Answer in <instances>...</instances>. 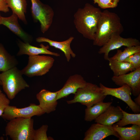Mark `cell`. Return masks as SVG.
<instances>
[{
	"mask_svg": "<svg viewBox=\"0 0 140 140\" xmlns=\"http://www.w3.org/2000/svg\"><path fill=\"white\" fill-rule=\"evenodd\" d=\"M111 80L117 86L128 85L134 96H137L140 94V67L128 73L117 76H113Z\"/></svg>",
	"mask_w": 140,
	"mask_h": 140,
	"instance_id": "cell-11",
	"label": "cell"
},
{
	"mask_svg": "<svg viewBox=\"0 0 140 140\" xmlns=\"http://www.w3.org/2000/svg\"><path fill=\"white\" fill-rule=\"evenodd\" d=\"M33 119L16 118L9 121L5 129V135L12 140H33Z\"/></svg>",
	"mask_w": 140,
	"mask_h": 140,
	"instance_id": "cell-4",
	"label": "cell"
},
{
	"mask_svg": "<svg viewBox=\"0 0 140 140\" xmlns=\"http://www.w3.org/2000/svg\"><path fill=\"white\" fill-rule=\"evenodd\" d=\"M31 12L35 22L40 23L41 31L44 33L49 29L52 23L54 13L49 5L42 3L39 0H30Z\"/></svg>",
	"mask_w": 140,
	"mask_h": 140,
	"instance_id": "cell-7",
	"label": "cell"
},
{
	"mask_svg": "<svg viewBox=\"0 0 140 140\" xmlns=\"http://www.w3.org/2000/svg\"><path fill=\"white\" fill-rule=\"evenodd\" d=\"M123 113L121 119L115 124L120 127H123L130 124H135L140 127V114H130L124 111L118 106Z\"/></svg>",
	"mask_w": 140,
	"mask_h": 140,
	"instance_id": "cell-24",
	"label": "cell"
},
{
	"mask_svg": "<svg viewBox=\"0 0 140 140\" xmlns=\"http://www.w3.org/2000/svg\"><path fill=\"white\" fill-rule=\"evenodd\" d=\"M73 99L67 101L68 104L79 103L90 107L96 103L103 102L106 96L99 86L91 83L86 82L85 86L78 89Z\"/></svg>",
	"mask_w": 140,
	"mask_h": 140,
	"instance_id": "cell-5",
	"label": "cell"
},
{
	"mask_svg": "<svg viewBox=\"0 0 140 140\" xmlns=\"http://www.w3.org/2000/svg\"><path fill=\"white\" fill-rule=\"evenodd\" d=\"M140 45L139 40L132 38H124L120 34H113L108 41L99 49L98 52L100 54H104V59L108 60L109 54L111 51L118 49L122 46L128 47Z\"/></svg>",
	"mask_w": 140,
	"mask_h": 140,
	"instance_id": "cell-10",
	"label": "cell"
},
{
	"mask_svg": "<svg viewBox=\"0 0 140 140\" xmlns=\"http://www.w3.org/2000/svg\"><path fill=\"white\" fill-rule=\"evenodd\" d=\"M10 100L2 92L0 93V116H1L7 107L9 105Z\"/></svg>",
	"mask_w": 140,
	"mask_h": 140,
	"instance_id": "cell-29",
	"label": "cell"
},
{
	"mask_svg": "<svg viewBox=\"0 0 140 140\" xmlns=\"http://www.w3.org/2000/svg\"><path fill=\"white\" fill-rule=\"evenodd\" d=\"M140 52V45L127 47L122 51L118 49L116 53L110 59L120 61H123L125 59L131 55Z\"/></svg>",
	"mask_w": 140,
	"mask_h": 140,
	"instance_id": "cell-25",
	"label": "cell"
},
{
	"mask_svg": "<svg viewBox=\"0 0 140 140\" xmlns=\"http://www.w3.org/2000/svg\"><path fill=\"white\" fill-rule=\"evenodd\" d=\"M102 11L99 8L86 3L74 14V22L78 31L85 38L93 40Z\"/></svg>",
	"mask_w": 140,
	"mask_h": 140,
	"instance_id": "cell-1",
	"label": "cell"
},
{
	"mask_svg": "<svg viewBox=\"0 0 140 140\" xmlns=\"http://www.w3.org/2000/svg\"><path fill=\"white\" fill-rule=\"evenodd\" d=\"M9 8L5 0H0V12L4 13L9 12Z\"/></svg>",
	"mask_w": 140,
	"mask_h": 140,
	"instance_id": "cell-30",
	"label": "cell"
},
{
	"mask_svg": "<svg viewBox=\"0 0 140 140\" xmlns=\"http://www.w3.org/2000/svg\"><path fill=\"white\" fill-rule=\"evenodd\" d=\"M110 135L120 138V136L112 126L96 123L92 124L85 134L83 140H102Z\"/></svg>",
	"mask_w": 140,
	"mask_h": 140,
	"instance_id": "cell-12",
	"label": "cell"
},
{
	"mask_svg": "<svg viewBox=\"0 0 140 140\" xmlns=\"http://www.w3.org/2000/svg\"><path fill=\"white\" fill-rule=\"evenodd\" d=\"M94 4L97 3L101 8L106 9L116 7L120 0H93Z\"/></svg>",
	"mask_w": 140,
	"mask_h": 140,
	"instance_id": "cell-27",
	"label": "cell"
},
{
	"mask_svg": "<svg viewBox=\"0 0 140 140\" xmlns=\"http://www.w3.org/2000/svg\"><path fill=\"white\" fill-rule=\"evenodd\" d=\"M23 75L17 67L0 74L3 90L10 100H12L21 90L29 87Z\"/></svg>",
	"mask_w": 140,
	"mask_h": 140,
	"instance_id": "cell-3",
	"label": "cell"
},
{
	"mask_svg": "<svg viewBox=\"0 0 140 140\" xmlns=\"http://www.w3.org/2000/svg\"><path fill=\"white\" fill-rule=\"evenodd\" d=\"M86 82L80 74H75L70 76L63 87L59 90L57 100L66 97L71 94H74L78 89L85 86Z\"/></svg>",
	"mask_w": 140,
	"mask_h": 140,
	"instance_id": "cell-16",
	"label": "cell"
},
{
	"mask_svg": "<svg viewBox=\"0 0 140 140\" xmlns=\"http://www.w3.org/2000/svg\"><path fill=\"white\" fill-rule=\"evenodd\" d=\"M99 85L105 95H111L122 100L128 105L135 114L140 112V106L136 103L131 99L132 90L128 85L124 84L116 88L107 87L101 83Z\"/></svg>",
	"mask_w": 140,
	"mask_h": 140,
	"instance_id": "cell-9",
	"label": "cell"
},
{
	"mask_svg": "<svg viewBox=\"0 0 140 140\" xmlns=\"http://www.w3.org/2000/svg\"><path fill=\"white\" fill-rule=\"evenodd\" d=\"M123 31V27L118 16L114 12L105 10L101 12L93 44L102 46L113 34H120Z\"/></svg>",
	"mask_w": 140,
	"mask_h": 140,
	"instance_id": "cell-2",
	"label": "cell"
},
{
	"mask_svg": "<svg viewBox=\"0 0 140 140\" xmlns=\"http://www.w3.org/2000/svg\"><path fill=\"white\" fill-rule=\"evenodd\" d=\"M1 16L0 14V25H1Z\"/></svg>",
	"mask_w": 140,
	"mask_h": 140,
	"instance_id": "cell-32",
	"label": "cell"
},
{
	"mask_svg": "<svg viewBox=\"0 0 140 140\" xmlns=\"http://www.w3.org/2000/svg\"><path fill=\"white\" fill-rule=\"evenodd\" d=\"M59 90L52 92L43 89L36 95L39 105L45 113L49 114L55 111L58 104L57 97Z\"/></svg>",
	"mask_w": 140,
	"mask_h": 140,
	"instance_id": "cell-15",
	"label": "cell"
},
{
	"mask_svg": "<svg viewBox=\"0 0 140 140\" xmlns=\"http://www.w3.org/2000/svg\"><path fill=\"white\" fill-rule=\"evenodd\" d=\"M54 61V59L49 56H30L27 65L21 71L23 75L29 77L41 76L49 71Z\"/></svg>",
	"mask_w": 140,
	"mask_h": 140,
	"instance_id": "cell-6",
	"label": "cell"
},
{
	"mask_svg": "<svg viewBox=\"0 0 140 140\" xmlns=\"http://www.w3.org/2000/svg\"><path fill=\"white\" fill-rule=\"evenodd\" d=\"M123 61L130 64L135 69L140 67V52L131 55Z\"/></svg>",
	"mask_w": 140,
	"mask_h": 140,
	"instance_id": "cell-28",
	"label": "cell"
},
{
	"mask_svg": "<svg viewBox=\"0 0 140 140\" xmlns=\"http://www.w3.org/2000/svg\"><path fill=\"white\" fill-rule=\"evenodd\" d=\"M123 115V113L118 106L115 107L111 105L95 120V122L104 125L112 126L114 123L121 119Z\"/></svg>",
	"mask_w": 140,
	"mask_h": 140,
	"instance_id": "cell-17",
	"label": "cell"
},
{
	"mask_svg": "<svg viewBox=\"0 0 140 140\" xmlns=\"http://www.w3.org/2000/svg\"><path fill=\"white\" fill-rule=\"evenodd\" d=\"M12 13L16 14L18 18L25 24L27 23L26 19L27 3L26 0H5Z\"/></svg>",
	"mask_w": 140,
	"mask_h": 140,
	"instance_id": "cell-22",
	"label": "cell"
},
{
	"mask_svg": "<svg viewBox=\"0 0 140 140\" xmlns=\"http://www.w3.org/2000/svg\"><path fill=\"white\" fill-rule=\"evenodd\" d=\"M0 85H2V83L0 79Z\"/></svg>",
	"mask_w": 140,
	"mask_h": 140,
	"instance_id": "cell-33",
	"label": "cell"
},
{
	"mask_svg": "<svg viewBox=\"0 0 140 140\" xmlns=\"http://www.w3.org/2000/svg\"><path fill=\"white\" fill-rule=\"evenodd\" d=\"M132 124L131 127H120L114 124L112 125L114 130L120 136L118 140H140V127Z\"/></svg>",
	"mask_w": 140,
	"mask_h": 140,
	"instance_id": "cell-19",
	"label": "cell"
},
{
	"mask_svg": "<svg viewBox=\"0 0 140 140\" xmlns=\"http://www.w3.org/2000/svg\"><path fill=\"white\" fill-rule=\"evenodd\" d=\"M109 66L113 73V76H117L125 74L135 69L130 63L124 61H120L110 59L108 60Z\"/></svg>",
	"mask_w": 140,
	"mask_h": 140,
	"instance_id": "cell-23",
	"label": "cell"
},
{
	"mask_svg": "<svg viewBox=\"0 0 140 140\" xmlns=\"http://www.w3.org/2000/svg\"><path fill=\"white\" fill-rule=\"evenodd\" d=\"M137 96V97L134 99V102L138 105L140 106V94Z\"/></svg>",
	"mask_w": 140,
	"mask_h": 140,
	"instance_id": "cell-31",
	"label": "cell"
},
{
	"mask_svg": "<svg viewBox=\"0 0 140 140\" xmlns=\"http://www.w3.org/2000/svg\"><path fill=\"white\" fill-rule=\"evenodd\" d=\"M17 43L19 50L17 54V56L27 55L30 56H34L40 54H46L56 57L60 56L58 53L51 52L48 50L49 46H45L42 44L40 45V47L31 45L30 44L24 42L19 39H17Z\"/></svg>",
	"mask_w": 140,
	"mask_h": 140,
	"instance_id": "cell-14",
	"label": "cell"
},
{
	"mask_svg": "<svg viewBox=\"0 0 140 140\" xmlns=\"http://www.w3.org/2000/svg\"><path fill=\"white\" fill-rule=\"evenodd\" d=\"M18 62L15 57L10 54L0 43V72H4L16 67Z\"/></svg>",
	"mask_w": 140,
	"mask_h": 140,
	"instance_id": "cell-20",
	"label": "cell"
},
{
	"mask_svg": "<svg viewBox=\"0 0 140 140\" xmlns=\"http://www.w3.org/2000/svg\"><path fill=\"white\" fill-rule=\"evenodd\" d=\"M48 126L43 125L39 128L34 130L33 140H52L51 137H47V135Z\"/></svg>",
	"mask_w": 140,
	"mask_h": 140,
	"instance_id": "cell-26",
	"label": "cell"
},
{
	"mask_svg": "<svg viewBox=\"0 0 140 140\" xmlns=\"http://www.w3.org/2000/svg\"><path fill=\"white\" fill-rule=\"evenodd\" d=\"M74 38L70 37L67 40L62 41H58L50 39L43 37H39L36 39V41L38 43L46 42L48 43L50 46L59 49L63 52L66 58L67 61H70L71 57L74 58L76 54L72 50L70 46Z\"/></svg>",
	"mask_w": 140,
	"mask_h": 140,
	"instance_id": "cell-18",
	"label": "cell"
},
{
	"mask_svg": "<svg viewBox=\"0 0 140 140\" xmlns=\"http://www.w3.org/2000/svg\"><path fill=\"white\" fill-rule=\"evenodd\" d=\"M45 113L39 105L32 103L28 107L22 108L9 105L1 116L4 120L10 121L16 118H32L33 116H40Z\"/></svg>",
	"mask_w": 140,
	"mask_h": 140,
	"instance_id": "cell-8",
	"label": "cell"
},
{
	"mask_svg": "<svg viewBox=\"0 0 140 140\" xmlns=\"http://www.w3.org/2000/svg\"><path fill=\"white\" fill-rule=\"evenodd\" d=\"M2 91L1 90V88H0V93H2Z\"/></svg>",
	"mask_w": 140,
	"mask_h": 140,
	"instance_id": "cell-34",
	"label": "cell"
},
{
	"mask_svg": "<svg viewBox=\"0 0 140 140\" xmlns=\"http://www.w3.org/2000/svg\"><path fill=\"white\" fill-rule=\"evenodd\" d=\"M112 103V102H100L90 107H87L85 110V120L91 122L95 120L103 113Z\"/></svg>",
	"mask_w": 140,
	"mask_h": 140,
	"instance_id": "cell-21",
	"label": "cell"
},
{
	"mask_svg": "<svg viewBox=\"0 0 140 140\" xmlns=\"http://www.w3.org/2000/svg\"><path fill=\"white\" fill-rule=\"evenodd\" d=\"M18 18L13 13L8 17L1 16V24L6 27L24 42L31 44L33 41V37L23 29L19 23Z\"/></svg>",
	"mask_w": 140,
	"mask_h": 140,
	"instance_id": "cell-13",
	"label": "cell"
}]
</instances>
